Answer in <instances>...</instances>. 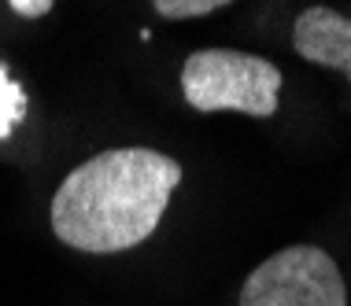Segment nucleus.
<instances>
[{"instance_id": "obj_1", "label": "nucleus", "mask_w": 351, "mask_h": 306, "mask_svg": "<svg viewBox=\"0 0 351 306\" xmlns=\"http://www.w3.org/2000/svg\"><path fill=\"white\" fill-rule=\"evenodd\" d=\"M182 166L156 148H108L85 159L52 196V233L85 255H119L145 244L163 222Z\"/></svg>"}, {"instance_id": "obj_4", "label": "nucleus", "mask_w": 351, "mask_h": 306, "mask_svg": "<svg viewBox=\"0 0 351 306\" xmlns=\"http://www.w3.org/2000/svg\"><path fill=\"white\" fill-rule=\"evenodd\" d=\"M292 49L300 60L326 66V71H340L351 81V18L340 15L337 8H303L292 26Z\"/></svg>"}, {"instance_id": "obj_7", "label": "nucleus", "mask_w": 351, "mask_h": 306, "mask_svg": "<svg viewBox=\"0 0 351 306\" xmlns=\"http://www.w3.org/2000/svg\"><path fill=\"white\" fill-rule=\"evenodd\" d=\"M8 4H12V12L23 15V18H45L52 12L56 0H8Z\"/></svg>"}, {"instance_id": "obj_3", "label": "nucleus", "mask_w": 351, "mask_h": 306, "mask_svg": "<svg viewBox=\"0 0 351 306\" xmlns=\"http://www.w3.org/2000/svg\"><path fill=\"white\" fill-rule=\"evenodd\" d=\"M237 306H348V284L322 247L292 244L248 273Z\"/></svg>"}, {"instance_id": "obj_5", "label": "nucleus", "mask_w": 351, "mask_h": 306, "mask_svg": "<svg viewBox=\"0 0 351 306\" xmlns=\"http://www.w3.org/2000/svg\"><path fill=\"white\" fill-rule=\"evenodd\" d=\"M23 114H26V92L19 81L8 78V63H0V140L12 137Z\"/></svg>"}, {"instance_id": "obj_6", "label": "nucleus", "mask_w": 351, "mask_h": 306, "mask_svg": "<svg viewBox=\"0 0 351 306\" xmlns=\"http://www.w3.org/2000/svg\"><path fill=\"white\" fill-rule=\"evenodd\" d=\"M226 4H233V0H152V8H156L163 18H204V15H211L218 12V8H226Z\"/></svg>"}, {"instance_id": "obj_2", "label": "nucleus", "mask_w": 351, "mask_h": 306, "mask_svg": "<svg viewBox=\"0 0 351 306\" xmlns=\"http://www.w3.org/2000/svg\"><path fill=\"white\" fill-rule=\"evenodd\" d=\"M182 97L200 114H252L270 118L278 114L281 71L263 55L237 49H200L182 66Z\"/></svg>"}]
</instances>
